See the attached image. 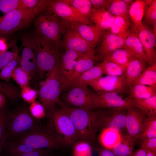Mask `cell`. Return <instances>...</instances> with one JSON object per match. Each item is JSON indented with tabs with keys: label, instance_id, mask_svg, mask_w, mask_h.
I'll return each mask as SVG.
<instances>
[{
	"label": "cell",
	"instance_id": "obj_1",
	"mask_svg": "<svg viewBox=\"0 0 156 156\" xmlns=\"http://www.w3.org/2000/svg\"><path fill=\"white\" fill-rule=\"evenodd\" d=\"M67 114L75 128L78 142L92 143L95 140L97 131L95 126L99 110H87L79 108L62 107Z\"/></svg>",
	"mask_w": 156,
	"mask_h": 156
},
{
	"label": "cell",
	"instance_id": "obj_2",
	"mask_svg": "<svg viewBox=\"0 0 156 156\" xmlns=\"http://www.w3.org/2000/svg\"><path fill=\"white\" fill-rule=\"evenodd\" d=\"M59 63L47 73L46 78L38 92L39 99L48 118L56 108L57 104L62 107L64 105L59 98L64 82L59 72Z\"/></svg>",
	"mask_w": 156,
	"mask_h": 156
},
{
	"label": "cell",
	"instance_id": "obj_3",
	"mask_svg": "<svg viewBox=\"0 0 156 156\" xmlns=\"http://www.w3.org/2000/svg\"><path fill=\"white\" fill-rule=\"evenodd\" d=\"M31 37L36 51L38 78L40 79L59 63L61 49L37 31Z\"/></svg>",
	"mask_w": 156,
	"mask_h": 156
},
{
	"label": "cell",
	"instance_id": "obj_4",
	"mask_svg": "<svg viewBox=\"0 0 156 156\" xmlns=\"http://www.w3.org/2000/svg\"><path fill=\"white\" fill-rule=\"evenodd\" d=\"M10 141L25 144L37 149H57L64 146L58 138L50 121L46 127L40 126L24 133Z\"/></svg>",
	"mask_w": 156,
	"mask_h": 156
},
{
	"label": "cell",
	"instance_id": "obj_5",
	"mask_svg": "<svg viewBox=\"0 0 156 156\" xmlns=\"http://www.w3.org/2000/svg\"><path fill=\"white\" fill-rule=\"evenodd\" d=\"M60 18L50 10L46 9L37 14L33 21L36 31L61 49L63 20H60Z\"/></svg>",
	"mask_w": 156,
	"mask_h": 156
},
{
	"label": "cell",
	"instance_id": "obj_6",
	"mask_svg": "<svg viewBox=\"0 0 156 156\" xmlns=\"http://www.w3.org/2000/svg\"><path fill=\"white\" fill-rule=\"evenodd\" d=\"M5 123L6 141L40 126L38 120L32 116L29 110L25 108L7 114Z\"/></svg>",
	"mask_w": 156,
	"mask_h": 156
},
{
	"label": "cell",
	"instance_id": "obj_7",
	"mask_svg": "<svg viewBox=\"0 0 156 156\" xmlns=\"http://www.w3.org/2000/svg\"><path fill=\"white\" fill-rule=\"evenodd\" d=\"M49 118L58 138L64 146H70L78 142L74 126L64 109L55 108Z\"/></svg>",
	"mask_w": 156,
	"mask_h": 156
},
{
	"label": "cell",
	"instance_id": "obj_8",
	"mask_svg": "<svg viewBox=\"0 0 156 156\" xmlns=\"http://www.w3.org/2000/svg\"><path fill=\"white\" fill-rule=\"evenodd\" d=\"M35 17L18 9L0 17V37L10 34L24 29L33 21Z\"/></svg>",
	"mask_w": 156,
	"mask_h": 156
},
{
	"label": "cell",
	"instance_id": "obj_9",
	"mask_svg": "<svg viewBox=\"0 0 156 156\" xmlns=\"http://www.w3.org/2000/svg\"><path fill=\"white\" fill-rule=\"evenodd\" d=\"M126 111L127 108L99 110L95 122L97 130L107 128L120 132L126 128Z\"/></svg>",
	"mask_w": 156,
	"mask_h": 156
},
{
	"label": "cell",
	"instance_id": "obj_10",
	"mask_svg": "<svg viewBox=\"0 0 156 156\" xmlns=\"http://www.w3.org/2000/svg\"><path fill=\"white\" fill-rule=\"evenodd\" d=\"M62 49H70L85 54L95 49L96 44L87 41L63 20Z\"/></svg>",
	"mask_w": 156,
	"mask_h": 156
},
{
	"label": "cell",
	"instance_id": "obj_11",
	"mask_svg": "<svg viewBox=\"0 0 156 156\" xmlns=\"http://www.w3.org/2000/svg\"><path fill=\"white\" fill-rule=\"evenodd\" d=\"M91 99L94 109H124L131 105L129 98L123 99L115 92H92Z\"/></svg>",
	"mask_w": 156,
	"mask_h": 156
},
{
	"label": "cell",
	"instance_id": "obj_12",
	"mask_svg": "<svg viewBox=\"0 0 156 156\" xmlns=\"http://www.w3.org/2000/svg\"><path fill=\"white\" fill-rule=\"evenodd\" d=\"M47 9L68 22H79L88 25L92 23L88 17L63 2L61 0H50Z\"/></svg>",
	"mask_w": 156,
	"mask_h": 156
},
{
	"label": "cell",
	"instance_id": "obj_13",
	"mask_svg": "<svg viewBox=\"0 0 156 156\" xmlns=\"http://www.w3.org/2000/svg\"><path fill=\"white\" fill-rule=\"evenodd\" d=\"M137 32L149 66L156 64V36L149 26L142 22Z\"/></svg>",
	"mask_w": 156,
	"mask_h": 156
},
{
	"label": "cell",
	"instance_id": "obj_14",
	"mask_svg": "<svg viewBox=\"0 0 156 156\" xmlns=\"http://www.w3.org/2000/svg\"><path fill=\"white\" fill-rule=\"evenodd\" d=\"M92 92L87 86H73L66 95L65 99L73 107L87 110H94Z\"/></svg>",
	"mask_w": 156,
	"mask_h": 156
},
{
	"label": "cell",
	"instance_id": "obj_15",
	"mask_svg": "<svg viewBox=\"0 0 156 156\" xmlns=\"http://www.w3.org/2000/svg\"><path fill=\"white\" fill-rule=\"evenodd\" d=\"M146 117L133 105L127 108L126 128L128 134L127 137L133 143L138 139L142 131Z\"/></svg>",
	"mask_w": 156,
	"mask_h": 156
},
{
	"label": "cell",
	"instance_id": "obj_16",
	"mask_svg": "<svg viewBox=\"0 0 156 156\" xmlns=\"http://www.w3.org/2000/svg\"><path fill=\"white\" fill-rule=\"evenodd\" d=\"M125 75L119 76H101L89 83V86L96 92H113L122 94L126 90Z\"/></svg>",
	"mask_w": 156,
	"mask_h": 156
},
{
	"label": "cell",
	"instance_id": "obj_17",
	"mask_svg": "<svg viewBox=\"0 0 156 156\" xmlns=\"http://www.w3.org/2000/svg\"><path fill=\"white\" fill-rule=\"evenodd\" d=\"M126 39L112 33L105 31L96 56L97 60H104L116 50L124 48Z\"/></svg>",
	"mask_w": 156,
	"mask_h": 156
},
{
	"label": "cell",
	"instance_id": "obj_18",
	"mask_svg": "<svg viewBox=\"0 0 156 156\" xmlns=\"http://www.w3.org/2000/svg\"><path fill=\"white\" fill-rule=\"evenodd\" d=\"M63 49L64 51L62 53L61 51L59 68L63 85L72 74L76 63L83 54L71 50Z\"/></svg>",
	"mask_w": 156,
	"mask_h": 156
},
{
	"label": "cell",
	"instance_id": "obj_19",
	"mask_svg": "<svg viewBox=\"0 0 156 156\" xmlns=\"http://www.w3.org/2000/svg\"><path fill=\"white\" fill-rule=\"evenodd\" d=\"M94 49L83 54L80 57L75 66L72 74L63 85L62 91L68 88L70 84L83 73L94 66L97 60Z\"/></svg>",
	"mask_w": 156,
	"mask_h": 156
},
{
	"label": "cell",
	"instance_id": "obj_20",
	"mask_svg": "<svg viewBox=\"0 0 156 156\" xmlns=\"http://www.w3.org/2000/svg\"><path fill=\"white\" fill-rule=\"evenodd\" d=\"M66 22L70 27L75 31L86 40L96 44L101 39L105 31L94 25L79 22Z\"/></svg>",
	"mask_w": 156,
	"mask_h": 156
},
{
	"label": "cell",
	"instance_id": "obj_21",
	"mask_svg": "<svg viewBox=\"0 0 156 156\" xmlns=\"http://www.w3.org/2000/svg\"><path fill=\"white\" fill-rule=\"evenodd\" d=\"M146 62L133 57L127 65L125 75L124 84L126 90L130 88L133 82L147 67Z\"/></svg>",
	"mask_w": 156,
	"mask_h": 156
},
{
	"label": "cell",
	"instance_id": "obj_22",
	"mask_svg": "<svg viewBox=\"0 0 156 156\" xmlns=\"http://www.w3.org/2000/svg\"><path fill=\"white\" fill-rule=\"evenodd\" d=\"M115 16L108 11L103 9H93L88 18L94 25L99 29L105 31L111 28Z\"/></svg>",
	"mask_w": 156,
	"mask_h": 156
},
{
	"label": "cell",
	"instance_id": "obj_23",
	"mask_svg": "<svg viewBox=\"0 0 156 156\" xmlns=\"http://www.w3.org/2000/svg\"><path fill=\"white\" fill-rule=\"evenodd\" d=\"M105 62V60L98 65L83 73L70 84L68 88L76 86H87L90 82L102 76L104 74Z\"/></svg>",
	"mask_w": 156,
	"mask_h": 156
},
{
	"label": "cell",
	"instance_id": "obj_24",
	"mask_svg": "<svg viewBox=\"0 0 156 156\" xmlns=\"http://www.w3.org/2000/svg\"><path fill=\"white\" fill-rule=\"evenodd\" d=\"M134 30L129 16H115L109 31L126 39Z\"/></svg>",
	"mask_w": 156,
	"mask_h": 156
},
{
	"label": "cell",
	"instance_id": "obj_25",
	"mask_svg": "<svg viewBox=\"0 0 156 156\" xmlns=\"http://www.w3.org/2000/svg\"><path fill=\"white\" fill-rule=\"evenodd\" d=\"M124 48L127 49L130 51L134 57L142 59L146 62V56L138 37L137 31L133 30L128 36L126 38Z\"/></svg>",
	"mask_w": 156,
	"mask_h": 156
},
{
	"label": "cell",
	"instance_id": "obj_26",
	"mask_svg": "<svg viewBox=\"0 0 156 156\" xmlns=\"http://www.w3.org/2000/svg\"><path fill=\"white\" fill-rule=\"evenodd\" d=\"M129 98L131 105L138 109L146 116H156V96L144 99Z\"/></svg>",
	"mask_w": 156,
	"mask_h": 156
},
{
	"label": "cell",
	"instance_id": "obj_27",
	"mask_svg": "<svg viewBox=\"0 0 156 156\" xmlns=\"http://www.w3.org/2000/svg\"><path fill=\"white\" fill-rule=\"evenodd\" d=\"M123 139L120 132L107 128L103 129L100 136V142L103 147L110 150Z\"/></svg>",
	"mask_w": 156,
	"mask_h": 156
},
{
	"label": "cell",
	"instance_id": "obj_28",
	"mask_svg": "<svg viewBox=\"0 0 156 156\" xmlns=\"http://www.w3.org/2000/svg\"><path fill=\"white\" fill-rule=\"evenodd\" d=\"M145 6L143 0L134 1L130 5L128 14L132 23L134 29L137 31L140 24L142 22V19L144 14Z\"/></svg>",
	"mask_w": 156,
	"mask_h": 156
},
{
	"label": "cell",
	"instance_id": "obj_29",
	"mask_svg": "<svg viewBox=\"0 0 156 156\" xmlns=\"http://www.w3.org/2000/svg\"><path fill=\"white\" fill-rule=\"evenodd\" d=\"M129 98L144 99L156 96V88L145 85L137 84L129 88Z\"/></svg>",
	"mask_w": 156,
	"mask_h": 156
},
{
	"label": "cell",
	"instance_id": "obj_30",
	"mask_svg": "<svg viewBox=\"0 0 156 156\" xmlns=\"http://www.w3.org/2000/svg\"><path fill=\"white\" fill-rule=\"evenodd\" d=\"M137 84L156 88V64L147 67L131 87Z\"/></svg>",
	"mask_w": 156,
	"mask_h": 156
},
{
	"label": "cell",
	"instance_id": "obj_31",
	"mask_svg": "<svg viewBox=\"0 0 156 156\" xmlns=\"http://www.w3.org/2000/svg\"><path fill=\"white\" fill-rule=\"evenodd\" d=\"M3 148L10 156H17L38 149L25 144L10 140L5 142Z\"/></svg>",
	"mask_w": 156,
	"mask_h": 156
},
{
	"label": "cell",
	"instance_id": "obj_32",
	"mask_svg": "<svg viewBox=\"0 0 156 156\" xmlns=\"http://www.w3.org/2000/svg\"><path fill=\"white\" fill-rule=\"evenodd\" d=\"M133 57V54L128 49L122 48L114 51L107 58L109 61L122 66H127Z\"/></svg>",
	"mask_w": 156,
	"mask_h": 156
},
{
	"label": "cell",
	"instance_id": "obj_33",
	"mask_svg": "<svg viewBox=\"0 0 156 156\" xmlns=\"http://www.w3.org/2000/svg\"><path fill=\"white\" fill-rule=\"evenodd\" d=\"M156 138V116H146L142 131L138 139Z\"/></svg>",
	"mask_w": 156,
	"mask_h": 156
},
{
	"label": "cell",
	"instance_id": "obj_34",
	"mask_svg": "<svg viewBox=\"0 0 156 156\" xmlns=\"http://www.w3.org/2000/svg\"><path fill=\"white\" fill-rule=\"evenodd\" d=\"M64 3L72 7L84 15L88 17L93 9L90 0H61Z\"/></svg>",
	"mask_w": 156,
	"mask_h": 156
},
{
	"label": "cell",
	"instance_id": "obj_35",
	"mask_svg": "<svg viewBox=\"0 0 156 156\" xmlns=\"http://www.w3.org/2000/svg\"><path fill=\"white\" fill-rule=\"evenodd\" d=\"M0 93L4 94L11 101H15L20 96L21 90L17 86L8 82L0 81Z\"/></svg>",
	"mask_w": 156,
	"mask_h": 156
},
{
	"label": "cell",
	"instance_id": "obj_36",
	"mask_svg": "<svg viewBox=\"0 0 156 156\" xmlns=\"http://www.w3.org/2000/svg\"><path fill=\"white\" fill-rule=\"evenodd\" d=\"M133 144L127 136L111 151L116 156H131L133 153Z\"/></svg>",
	"mask_w": 156,
	"mask_h": 156
},
{
	"label": "cell",
	"instance_id": "obj_37",
	"mask_svg": "<svg viewBox=\"0 0 156 156\" xmlns=\"http://www.w3.org/2000/svg\"><path fill=\"white\" fill-rule=\"evenodd\" d=\"M129 9L125 2L122 0H111L108 11L115 16H129Z\"/></svg>",
	"mask_w": 156,
	"mask_h": 156
},
{
	"label": "cell",
	"instance_id": "obj_38",
	"mask_svg": "<svg viewBox=\"0 0 156 156\" xmlns=\"http://www.w3.org/2000/svg\"><path fill=\"white\" fill-rule=\"evenodd\" d=\"M104 68V74L107 75L119 76L124 75L127 66H123L108 61L107 58Z\"/></svg>",
	"mask_w": 156,
	"mask_h": 156
},
{
	"label": "cell",
	"instance_id": "obj_39",
	"mask_svg": "<svg viewBox=\"0 0 156 156\" xmlns=\"http://www.w3.org/2000/svg\"><path fill=\"white\" fill-rule=\"evenodd\" d=\"M20 59L17 55L0 71V79L8 82L12 78V74L19 64Z\"/></svg>",
	"mask_w": 156,
	"mask_h": 156
},
{
	"label": "cell",
	"instance_id": "obj_40",
	"mask_svg": "<svg viewBox=\"0 0 156 156\" xmlns=\"http://www.w3.org/2000/svg\"><path fill=\"white\" fill-rule=\"evenodd\" d=\"M12 78L21 88L29 86L31 81L29 74L20 66L17 67L14 70Z\"/></svg>",
	"mask_w": 156,
	"mask_h": 156
},
{
	"label": "cell",
	"instance_id": "obj_41",
	"mask_svg": "<svg viewBox=\"0 0 156 156\" xmlns=\"http://www.w3.org/2000/svg\"><path fill=\"white\" fill-rule=\"evenodd\" d=\"M18 49L15 42H13L10 51L7 50L0 54V70L18 55Z\"/></svg>",
	"mask_w": 156,
	"mask_h": 156
},
{
	"label": "cell",
	"instance_id": "obj_42",
	"mask_svg": "<svg viewBox=\"0 0 156 156\" xmlns=\"http://www.w3.org/2000/svg\"><path fill=\"white\" fill-rule=\"evenodd\" d=\"M29 110L32 116L37 120L47 116L44 106L41 103L37 101H35L30 104Z\"/></svg>",
	"mask_w": 156,
	"mask_h": 156
},
{
	"label": "cell",
	"instance_id": "obj_43",
	"mask_svg": "<svg viewBox=\"0 0 156 156\" xmlns=\"http://www.w3.org/2000/svg\"><path fill=\"white\" fill-rule=\"evenodd\" d=\"M145 8V24L153 26L156 23V0H153L152 3Z\"/></svg>",
	"mask_w": 156,
	"mask_h": 156
},
{
	"label": "cell",
	"instance_id": "obj_44",
	"mask_svg": "<svg viewBox=\"0 0 156 156\" xmlns=\"http://www.w3.org/2000/svg\"><path fill=\"white\" fill-rule=\"evenodd\" d=\"M40 0H20L18 9L35 17L34 11Z\"/></svg>",
	"mask_w": 156,
	"mask_h": 156
},
{
	"label": "cell",
	"instance_id": "obj_45",
	"mask_svg": "<svg viewBox=\"0 0 156 156\" xmlns=\"http://www.w3.org/2000/svg\"><path fill=\"white\" fill-rule=\"evenodd\" d=\"M20 0H0V16H2L10 12L17 9Z\"/></svg>",
	"mask_w": 156,
	"mask_h": 156
},
{
	"label": "cell",
	"instance_id": "obj_46",
	"mask_svg": "<svg viewBox=\"0 0 156 156\" xmlns=\"http://www.w3.org/2000/svg\"><path fill=\"white\" fill-rule=\"evenodd\" d=\"M21 88V95L25 101L31 104L36 101L38 96V92L36 90L29 86Z\"/></svg>",
	"mask_w": 156,
	"mask_h": 156
},
{
	"label": "cell",
	"instance_id": "obj_47",
	"mask_svg": "<svg viewBox=\"0 0 156 156\" xmlns=\"http://www.w3.org/2000/svg\"><path fill=\"white\" fill-rule=\"evenodd\" d=\"M5 111L2 107L0 109V149L3 148L6 141Z\"/></svg>",
	"mask_w": 156,
	"mask_h": 156
},
{
	"label": "cell",
	"instance_id": "obj_48",
	"mask_svg": "<svg viewBox=\"0 0 156 156\" xmlns=\"http://www.w3.org/2000/svg\"><path fill=\"white\" fill-rule=\"evenodd\" d=\"M141 141V147L145 151L156 152V138L145 139Z\"/></svg>",
	"mask_w": 156,
	"mask_h": 156
},
{
	"label": "cell",
	"instance_id": "obj_49",
	"mask_svg": "<svg viewBox=\"0 0 156 156\" xmlns=\"http://www.w3.org/2000/svg\"><path fill=\"white\" fill-rule=\"evenodd\" d=\"M94 9H103L108 10L111 0H90Z\"/></svg>",
	"mask_w": 156,
	"mask_h": 156
},
{
	"label": "cell",
	"instance_id": "obj_50",
	"mask_svg": "<svg viewBox=\"0 0 156 156\" xmlns=\"http://www.w3.org/2000/svg\"><path fill=\"white\" fill-rule=\"evenodd\" d=\"M49 153V150L38 149L17 156H46Z\"/></svg>",
	"mask_w": 156,
	"mask_h": 156
},
{
	"label": "cell",
	"instance_id": "obj_51",
	"mask_svg": "<svg viewBox=\"0 0 156 156\" xmlns=\"http://www.w3.org/2000/svg\"><path fill=\"white\" fill-rule=\"evenodd\" d=\"M98 156H116L110 150L101 147L96 148Z\"/></svg>",
	"mask_w": 156,
	"mask_h": 156
},
{
	"label": "cell",
	"instance_id": "obj_52",
	"mask_svg": "<svg viewBox=\"0 0 156 156\" xmlns=\"http://www.w3.org/2000/svg\"><path fill=\"white\" fill-rule=\"evenodd\" d=\"M8 45L3 39L0 38V54L6 51L8 49Z\"/></svg>",
	"mask_w": 156,
	"mask_h": 156
},
{
	"label": "cell",
	"instance_id": "obj_53",
	"mask_svg": "<svg viewBox=\"0 0 156 156\" xmlns=\"http://www.w3.org/2000/svg\"><path fill=\"white\" fill-rule=\"evenodd\" d=\"M131 156H146V152L144 149L140 147L132 153Z\"/></svg>",
	"mask_w": 156,
	"mask_h": 156
},
{
	"label": "cell",
	"instance_id": "obj_54",
	"mask_svg": "<svg viewBox=\"0 0 156 156\" xmlns=\"http://www.w3.org/2000/svg\"><path fill=\"white\" fill-rule=\"evenodd\" d=\"M2 94L0 93V109L3 107L5 102V99Z\"/></svg>",
	"mask_w": 156,
	"mask_h": 156
},
{
	"label": "cell",
	"instance_id": "obj_55",
	"mask_svg": "<svg viewBox=\"0 0 156 156\" xmlns=\"http://www.w3.org/2000/svg\"><path fill=\"white\" fill-rule=\"evenodd\" d=\"M146 156H156V152L150 151H146Z\"/></svg>",
	"mask_w": 156,
	"mask_h": 156
},
{
	"label": "cell",
	"instance_id": "obj_56",
	"mask_svg": "<svg viewBox=\"0 0 156 156\" xmlns=\"http://www.w3.org/2000/svg\"><path fill=\"white\" fill-rule=\"evenodd\" d=\"M126 4L127 8L129 9V7L132 3L134 1L132 0H123Z\"/></svg>",
	"mask_w": 156,
	"mask_h": 156
},
{
	"label": "cell",
	"instance_id": "obj_57",
	"mask_svg": "<svg viewBox=\"0 0 156 156\" xmlns=\"http://www.w3.org/2000/svg\"><path fill=\"white\" fill-rule=\"evenodd\" d=\"M145 3V7L149 5L152 2V0H143Z\"/></svg>",
	"mask_w": 156,
	"mask_h": 156
},
{
	"label": "cell",
	"instance_id": "obj_58",
	"mask_svg": "<svg viewBox=\"0 0 156 156\" xmlns=\"http://www.w3.org/2000/svg\"><path fill=\"white\" fill-rule=\"evenodd\" d=\"M153 29L152 30L153 32L156 36V23H155L153 26Z\"/></svg>",
	"mask_w": 156,
	"mask_h": 156
},
{
	"label": "cell",
	"instance_id": "obj_59",
	"mask_svg": "<svg viewBox=\"0 0 156 156\" xmlns=\"http://www.w3.org/2000/svg\"><path fill=\"white\" fill-rule=\"evenodd\" d=\"M1 150H2L1 149H0V154H1Z\"/></svg>",
	"mask_w": 156,
	"mask_h": 156
},
{
	"label": "cell",
	"instance_id": "obj_60",
	"mask_svg": "<svg viewBox=\"0 0 156 156\" xmlns=\"http://www.w3.org/2000/svg\"><path fill=\"white\" fill-rule=\"evenodd\" d=\"M46 156H53L50 155H47Z\"/></svg>",
	"mask_w": 156,
	"mask_h": 156
}]
</instances>
